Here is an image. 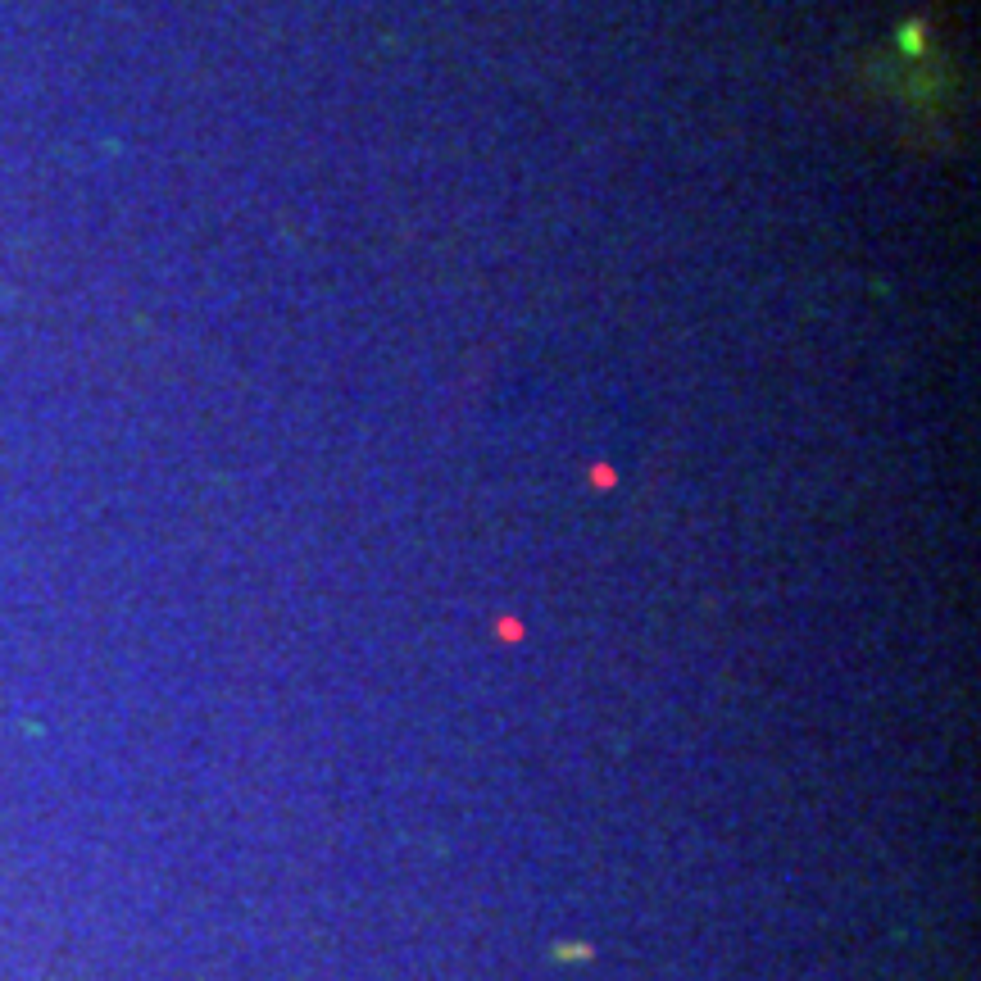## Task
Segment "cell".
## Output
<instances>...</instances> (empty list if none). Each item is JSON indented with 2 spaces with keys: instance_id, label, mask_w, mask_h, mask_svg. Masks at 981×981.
Masks as SVG:
<instances>
[{
  "instance_id": "1",
  "label": "cell",
  "mask_w": 981,
  "mask_h": 981,
  "mask_svg": "<svg viewBox=\"0 0 981 981\" xmlns=\"http://www.w3.org/2000/svg\"><path fill=\"white\" fill-rule=\"evenodd\" d=\"M900 46H904V55H922V50H927V28H922V23H904Z\"/></svg>"
}]
</instances>
